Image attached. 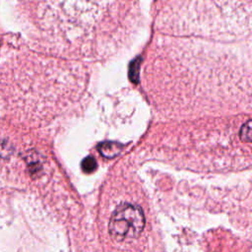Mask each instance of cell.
<instances>
[{"instance_id":"3957f363","label":"cell","mask_w":252,"mask_h":252,"mask_svg":"<svg viewBox=\"0 0 252 252\" xmlns=\"http://www.w3.org/2000/svg\"><path fill=\"white\" fill-rule=\"evenodd\" d=\"M81 166H82V169H83L84 172L91 173L95 169L96 161L93 157L90 156V157H87L83 159V161L81 163Z\"/></svg>"},{"instance_id":"7a4b0ae2","label":"cell","mask_w":252,"mask_h":252,"mask_svg":"<svg viewBox=\"0 0 252 252\" xmlns=\"http://www.w3.org/2000/svg\"><path fill=\"white\" fill-rule=\"evenodd\" d=\"M122 147L123 146L121 144L116 142H103L98 145L97 149L101 156L109 158L117 156L120 153Z\"/></svg>"},{"instance_id":"6da1fadb","label":"cell","mask_w":252,"mask_h":252,"mask_svg":"<svg viewBox=\"0 0 252 252\" xmlns=\"http://www.w3.org/2000/svg\"><path fill=\"white\" fill-rule=\"evenodd\" d=\"M146 223L145 215L138 205L123 203L113 212L108 231L116 241L135 239L141 235Z\"/></svg>"},{"instance_id":"277c9868","label":"cell","mask_w":252,"mask_h":252,"mask_svg":"<svg viewBox=\"0 0 252 252\" xmlns=\"http://www.w3.org/2000/svg\"><path fill=\"white\" fill-rule=\"evenodd\" d=\"M250 137H251V126H250V120H248L240 130V138L244 142H250L251 140Z\"/></svg>"}]
</instances>
